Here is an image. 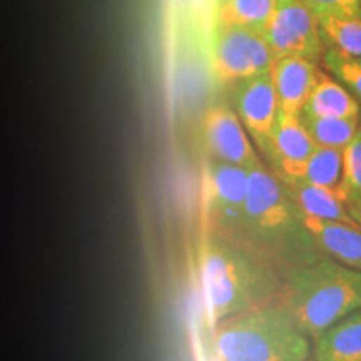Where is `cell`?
<instances>
[{
	"instance_id": "cb8c5ba5",
	"label": "cell",
	"mask_w": 361,
	"mask_h": 361,
	"mask_svg": "<svg viewBox=\"0 0 361 361\" xmlns=\"http://www.w3.org/2000/svg\"><path fill=\"white\" fill-rule=\"evenodd\" d=\"M348 213L351 218H353L355 223H358L361 226V204L356 207H351V209H348Z\"/></svg>"
},
{
	"instance_id": "d4e9b609",
	"label": "cell",
	"mask_w": 361,
	"mask_h": 361,
	"mask_svg": "<svg viewBox=\"0 0 361 361\" xmlns=\"http://www.w3.org/2000/svg\"><path fill=\"white\" fill-rule=\"evenodd\" d=\"M358 137L361 139V112H360V117H358Z\"/></svg>"
},
{
	"instance_id": "277c9868",
	"label": "cell",
	"mask_w": 361,
	"mask_h": 361,
	"mask_svg": "<svg viewBox=\"0 0 361 361\" xmlns=\"http://www.w3.org/2000/svg\"><path fill=\"white\" fill-rule=\"evenodd\" d=\"M305 340L308 338L298 329L281 298L229 316L213 326L214 348L221 361H279Z\"/></svg>"
},
{
	"instance_id": "30bf717a",
	"label": "cell",
	"mask_w": 361,
	"mask_h": 361,
	"mask_svg": "<svg viewBox=\"0 0 361 361\" xmlns=\"http://www.w3.org/2000/svg\"><path fill=\"white\" fill-rule=\"evenodd\" d=\"M314 147L300 117L279 112L264 157L279 179H298Z\"/></svg>"
},
{
	"instance_id": "ac0fdd59",
	"label": "cell",
	"mask_w": 361,
	"mask_h": 361,
	"mask_svg": "<svg viewBox=\"0 0 361 361\" xmlns=\"http://www.w3.org/2000/svg\"><path fill=\"white\" fill-rule=\"evenodd\" d=\"M276 0H221L218 24L263 29Z\"/></svg>"
},
{
	"instance_id": "5b68a950",
	"label": "cell",
	"mask_w": 361,
	"mask_h": 361,
	"mask_svg": "<svg viewBox=\"0 0 361 361\" xmlns=\"http://www.w3.org/2000/svg\"><path fill=\"white\" fill-rule=\"evenodd\" d=\"M250 171L207 159L202 173V231L241 246L245 243V204Z\"/></svg>"
},
{
	"instance_id": "603a6c76",
	"label": "cell",
	"mask_w": 361,
	"mask_h": 361,
	"mask_svg": "<svg viewBox=\"0 0 361 361\" xmlns=\"http://www.w3.org/2000/svg\"><path fill=\"white\" fill-rule=\"evenodd\" d=\"M279 361H311V345L310 340H305L286 353Z\"/></svg>"
},
{
	"instance_id": "4316f807",
	"label": "cell",
	"mask_w": 361,
	"mask_h": 361,
	"mask_svg": "<svg viewBox=\"0 0 361 361\" xmlns=\"http://www.w3.org/2000/svg\"><path fill=\"white\" fill-rule=\"evenodd\" d=\"M311 361H313V360H311Z\"/></svg>"
},
{
	"instance_id": "7c38bea8",
	"label": "cell",
	"mask_w": 361,
	"mask_h": 361,
	"mask_svg": "<svg viewBox=\"0 0 361 361\" xmlns=\"http://www.w3.org/2000/svg\"><path fill=\"white\" fill-rule=\"evenodd\" d=\"M303 219L306 229L324 256L361 271V226L358 223L323 221L306 216Z\"/></svg>"
},
{
	"instance_id": "8fae6325",
	"label": "cell",
	"mask_w": 361,
	"mask_h": 361,
	"mask_svg": "<svg viewBox=\"0 0 361 361\" xmlns=\"http://www.w3.org/2000/svg\"><path fill=\"white\" fill-rule=\"evenodd\" d=\"M319 64L308 59L286 56L274 59L269 78L276 94L279 112L300 116L318 79Z\"/></svg>"
},
{
	"instance_id": "7402d4cb",
	"label": "cell",
	"mask_w": 361,
	"mask_h": 361,
	"mask_svg": "<svg viewBox=\"0 0 361 361\" xmlns=\"http://www.w3.org/2000/svg\"><path fill=\"white\" fill-rule=\"evenodd\" d=\"M316 17L358 16V0H303Z\"/></svg>"
},
{
	"instance_id": "ba28073f",
	"label": "cell",
	"mask_w": 361,
	"mask_h": 361,
	"mask_svg": "<svg viewBox=\"0 0 361 361\" xmlns=\"http://www.w3.org/2000/svg\"><path fill=\"white\" fill-rule=\"evenodd\" d=\"M201 133L211 159L247 171L263 164L238 114L223 104L207 107L201 119Z\"/></svg>"
},
{
	"instance_id": "4fadbf2b",
	"label": "cell",
	"mask_w": 361,
	"mask_h": 361,
	"mask_svg": "<svg viewBox=\"0 0 361 361\" xmlns=\"http://www.w3.org/2000/svg\"><path fill=\"white\" fill-rule=\"evenodd\" d=\"M313 361H361V308L314 338Z\"/></svg>"
},
{
	"instance_id": "ffe728a7",
	"label": "cell",
	"mask_w": 361,
	"mask_h": 361,
	"mask_svg": "<svg viewBox=\"0 0 361 361\" xmlns=\"http://www.w3.org/2000/svg\"><path fill=\"white\" fill-rule=\"evenodd\" d=\"M336 196L346 209L361 204V139L356 137L343 149V171Z\"/></svg>"
},
{
	"instance_id": "2e32d148",
	"label": "cell",
	"mask_w": 361,
	"mask_h": 361,
	"mask_svg": "<svg viewBox=\"0 0 361 361\" xmlns=\"http://www.w3.org/2000/svg\"><path fill=\"white\" fill-rule=\"evenodd\" d=\"M324 51L361 57V17H318Z\"/></svg>"
},
{
	"instance_id": "9c48e42d",
	"label": "cell",
	"mask_w": 361,
	"mask_h": 361,
	"mask_svg": "<svg viewBox=\"0 0 361 361\" xmlns=\"http://www.w3.org/2000/svg\"><path fill=\"white\" fill-rule=\"evenodd\" d=\"M234 106L243 128L264 156L279 114L269 72L234 84Z\"/></svg>"
},
{
	"instance_id": "8992f818",
	"label": "cell",
	"mask_w": 361,
	"mask_h": 361,
	"mask_svg": "<svg viewBox=\"0 0 361 361\" xmlns=\"http://www.w3.org/2000/svg\"><path fill=\"white\" fill-rule=\"evenodd\" d=\"M274 59L261 30L218 24L209 49V71L214 82L231 85L264 74Z\"/></svg>"
},
{
	"instance_id": "6da1fadb",
	"label": "cell",
	"mask_w": 361,
	"mask_h": 361,
	"mask_svg": "<svg viewBox=\"0 0 361 361\" xmlns=\"http://www.w3.org/2000/svg\"><path fill=\"white\" fill-rule=\"evenodd\" d=\"M243 247L284 278L293 269L323 258L305 226L303 213L264 164L250 169Z\"/></svg>"
},
{
	"instance_id": "5bb4252c",
	"label": "cell",
	"mask_w": 361,
	"mask_h": 361,
	"mask_svg": "<svg viewBox=\"0 0 361 361\" xmlns=\"http://www.w3.org/2000/svg\"><path fill=\"white\" fill-rule=\"evenodd\" d=\"M279 179V178H278ZM284 191L295 201L306 218L323 221H340V223H355L346 206L336 196L335 191L314 186L303 179H279Z\"/></svg>"
},
{
	"instance_id": "e0dca14e",
	"label": "cell",
	"mask_w": 361,
	"mask_h": 361,
	"mask_svg": "<svg viewBox=\"0 0 361 361\" xmlns=\"http://www.w3.org/2000/svg\"><path fill=\"white\" fill-rule=\"evenodd\" d=\"M301 124L316 146L345 149L358 135V117H314L300 114Z\"/></svg>"
},
{
	"instance_id": "d6986e66",
	"label": "cell",
	"mask_w": 361,
	"mask_h": 361,
	"mask_svg": "<svg viewBox=\"0 0 361 361\" xmlns=\"http://www.w3.org/2000/svg\"><path fill=\"white\" fill-rule=\"evenodd\" d=\"M343 171V151L333 147L316 146L314 151L306 161L303 173L298 179H303L306 183L314 186L331 189L336 191L341 179Z\"/></svg>"
},
{
	"instance_id": "484cf974",
	"label": "cell",
	"mask_w": 361,
	"mask_h": 361,
	"mask_svg": "<svg viewBox=\"0 0 361 361\" xmlns=\"http://www.w3.org/2000/svg\"><path fill=\"white\" fill-rule=\"evenodd\" d=\"M358 16L361 17V0H358Z\"/></svg>"
},
{
	"instance_id": "9a60e30c",
	"label": "cell",
	"mask_w": 361,
	"mask_h": 361,
	"mask_svg": "<svg viewBox=\"0 0 361 361\" xmlns=\"http://www.w3.org/2000/svg\"><path fill=\"white\" fill-rule=\"evenodd\" d=\"M360 101L345 85L319 71L303 111L300 114L314 117H360Z\"/></svg>"
},
{
	"instance_id": "3957f363",
	"label": "cell",
	"mask_w": 361,
	"mask_h": 361,
	"mask_svg": "<svg viewBox=\"0 0 361 361\" xmlns=\"http://www.w3.org/2000/svg\"><path fill=\"white\" fill-rule=\"evenodd\" d=\"M281 301L308 340L361 308V271L323 256L293 269L283 281Z\"/></svg>"
},
{
	"instance_id": "44dd1931",
	"label": "cell",
	"mask_w": 361,
	"mask_h": 361,
	"mask_svg": "<svg viewBox=\"0 0 361 361\" xmlns=\"http://www.w3.org/2000/svg\"><path fill=\"white\" fill-rule=\"evenodd\" d=\"M322 64L338 82L345 85L361 102V57L341 56V54L324 51Z\"/></svg>"
},
{
	"instance_id": "7a4b0ae2",
	"label": "cell",
	"mask_w": 361,
	"mask_h": 361,
	"mask_svg": "<svg viewBox=\"0 0 361 361\" xmlns=\"http://www.w3.org/2000/svg\"><path fill=\"white\" fill-rule=\"evenodd\" d=\"M197 261L211 328L224 318L276 300L283 291V278L276 271L216 233L202 231Z\"/></svg>"
},
{
	"instance_id": "52a82bcc",
	"label": "cell",
	"mask_w": 361,
	"mask_h": 361,
	"mask_svg": "<svg viewBox=\"0 0 361 361\" xmlns=\"http://www.w3.org/2000/svg\"><path fill=\"white\" fill-rule=\"evenodd\" d=\"M261 32L276 59L295 56L322 62L324 44L318 17L303 0H276Z\"/></svg>"
}]
</instances>
